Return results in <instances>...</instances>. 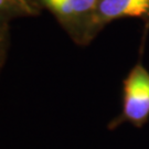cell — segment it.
Wrapping results in <instances>:
<instances>
[{
	"instance_id": "cell-1",
	"label": "cell",
	"mask_w": 149,
	"mask_h": 149,
	"mask_svg": "<svg viewBox=\"0 0 149 149\" xmlns=\"http://www.w3.org/2000/svg\"><path fill=\"white\" fill-rule=\"evenodd\" d=\"M149 120V71L141 60L130 69L123 80L122 111L108 124L114 130L124 123L141 128Z\"/></svg>"
},
{
	"instance_id": "cell-2",
	"label": "cell",
	"mask_w": 149,
	"mask_h": 149,
	"mask_svg": "<svg viewBox=\"0 0 149 149\" xmlns=\"http://www.w3.org/2000/svg\"><path fill=\"white\" fill-rule=\"evenodd\" d=\"M97 1L98 0H30L39 11H49L77 45H83L84 36Z\"/></svg>"
},
{
	"instance_id": "cell-3",
	"label": "cell",
	"mask_w": 149,
	"mask_h": 149,
	"mask_svg": "<svg viewBox=\"0 0 149 149\" xmlns=\"http://www.w3.org/2000/svg\"><path fill=\"white\" fill-rule=\"evenodd\" d=\"M125 18L140 19L149 28V0H98L84 36L83 45H88L108 23Z\"/></svg>"
},
{
	"instance_id": "cell-4",
	"label": "cell",
	"mask_w": 149,
	"mask_h": 149,
	"mask_svg": "<svg viewBox=\"0 0 149 149\" xmlns=\"http://www.w3.org/2000/svg\"><path fill=\"white\" fill-rule=\"evenodd\" d=\"M41 12L22 0H0V20L10 22L16 18L36 17Z\"/></svg>"
},
{
	"instance_id": "cell-5",
	"label": "cell",
	"mask_w": 149,
	"mask_h": 149,
	"mask_svg": "<svg viewBox=\"0 0 149 149\" xmlns=\"http://www.w3.org/2000/svg\"><path fill=\"white\" fill-rule=\"evenodd\" d=\"M9 23L10 22L0 20V72H1V70L6 63L9 43H10Z\"/></svg>"
},
{
	"instance_id": "cell-6",
	"label": "cell",
	"mask_w": 149,
	"mask_h": 149,
	"mask_svg": "<svg viewBox=\"0 0 149 149\" xmlns=\"http://www.w3.org/2000/svg\"><path fill=\"white\" fill-rule=\"evenodd\" d=\"M22 1H24V2H27V3H29V5H31L32 7H34V6L32 5L31 2H30V0H22ZM34 8H36V7H34ZM36 9H37V8H36ZM40 12H41V11H40Z\"/></svg>"
}]
</instances>
